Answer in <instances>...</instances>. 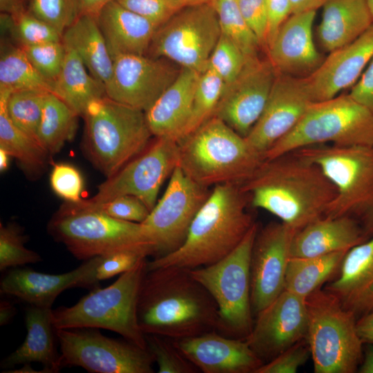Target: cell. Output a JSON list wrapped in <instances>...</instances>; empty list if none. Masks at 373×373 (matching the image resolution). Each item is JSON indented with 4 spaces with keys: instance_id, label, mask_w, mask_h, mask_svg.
Here are the masks:
<instances>
[{
    "instance_id": "2",
    "label": "cell",
    "mask_w": 373,
    "mask_h": 373,
    "mask_svg": "<svg viewBox=\"0 0 373 373\" xmlns=\"http://www.w3.org/2000/svg\"><path fill=\"white\" fill-rule=\"evenodd\" d=\"M137 319L144 334L182 339L216 330L218 307L189 269L146 268L139 292Z\"/></svg>"
},
{
    "instance_id": "57",
    "label": "cell",
    "mask_w": 373,
    "mask_h": 373,
    "mask_svg": "<svg viewBox=\"0 0 373 373\" xmlns=\"http://www.w3.org/2000/svg\"><path fill=\"white\" fill-rule=\"evenodd\" d=\"M28 0H0L1 13L15 15L26 10Z\"/></svg>"
},
{
    "instance_id": "1",
    "label": "cell",
    "mask_w": 373,
    "mask_h": 373,
    "mask_svg": "<svg viewBox=\"0 0 373 373\" xmlns=\"http://www.w3.org/2000/svg\"><path fill=\"white\" fill-rule=\"evenodd\" d=\"M240 186L254 207L296 231L325 216L336 195L319 166L296 152L263 160Z\"/></svg>"
},
{
    "instance_id": "23",
    "label": "cell",
    "mask_w": 373,
    "mask_h": 373,
    "mask_svg": "<svg viewBox=\"0 0 373 373\" xmlns=\"http://www.w3.org/2000/svg\"><path fill=\"white\" fill-rule=\"evenodd\" d=\"M373 58V24L353 41L330 52L319 67L305 77L312 101L333 98L355 84Z\"/></svg>"
},
{
    "instance_id": "62",
    "label": "cell",
    "mask_w": 373,
    "mask_h": 373,
    "mask_svg": "<svg viewBox=\"0 0 373 373\" xmlns=\"http://www.w3.org/2000/svg\"><path fill=\"white\" fill-rule=\"evenodd\" d=\"M367 5L373 20V0H366Z\"/></svg>"
},
{
    "instance_id": "33",
    "label": "cell",
    "mask_w": 373,
    "mask_h": 373,
    "mask_svg": "<svg viewBox=\"0 0 373 373\" xmlns=\"http://www.w3.org/2000/svg\"><path fill=\"white\" fill-rule=\"evenodd\" d=\"M347 251L309 258L290 257L286 269L285 289L306 298L331 277L341 265Z\"/></svg>"
},
{
    "instance_id": "30",
    "label": "cell",
    "mask_w": 373,
    "mask_h": 373,
    "mask_svg": "<svg viewBox=\"0 0 373 373\" xmlns=\"http://www.w3.org/2000/svg\"><path fill=\"white\" fill-rule=\"evenodd\" d=\"M317 32L331 52L358 38L372 24L366 0H327Z\"/></svg>"
},
{
    "instance_id": "15",
    "label": "cell",
    "mask_w": 373,
    "mask_h": 373,
    "mask_svg": "<svg viewBox=\"0 0 373 373\" xmlns=\"http://www.w3.org/2000/svg\"><path fill=\"white\" fill-rule=\"evenodd\" d=\"M210 192L176 166L163 195L141 223L144 235L154 246V258L169 254L182 246Z\"/></svg>"
},
{
    "instance_id": "29",
    "label": "cell",
    "mask_w": 373,
    "mask_h": 373,
    "mask_svg": "<svg viewBox=\"0 0 373 373\" xmlns=\"http://www.w3.org/2000/svg\"><path fill=\"white\" fill-rule=\"evenodd\" d=\"M27 335L24 342L2 361L1 366L8 368L16 365L38 362L44 373L58 372L61 367L54 338L52 308L30 305L26 311Z\"/></svg>"
},
{
    "instance_id": "41",
    "label": "cell",
    "mask_w": 373,
    "mask_h": 373,
    "mask_svg": "<svg viewBox=\"0 0 373 373\" xmlns=\"http://www.w3.org/2000/svg\"><path fill=\"white\" fill-rule=\"evenodd\" d=\"M27 237L19 226L12 223L0 224V271L42 260L35 251L25 247Z\"/></svg>"
},
{
    "instance_id": "54",
    "label": "cell",
    "mask_w": 373,
    "mask_h": 373,
    "mask_svg": "<svg viewBox=\"0 0 373 373\" xmlns=\"http://www.w3.org/2000/svg\"><path fill=\"white\" fill-rule=\"evenodd\" d=\"M356 327L362 343L373 345V309L358 318Z\"/></svg>"
},
{
    "instance_id": "9",
    "label": "cell",
    "mask_w": 373,
    "mask_h": 373,
    "mask_svg": "<svg viewBox=\"0 0 373 373\" xmlns=\"http://www.w3.org/2000/svg\"><path fill=\"white\" fill-rule=\"evenodd\" d=\"M258 231L255 223L240 243L220 260L189 269L218 307L216 331L227 337L245 339L254 326L251 305V256Z\"/></svg>"
},
{
    "instance_id": "52",
    "label": "cell",
    "mask_w": 373,
    "mask_h": 373,
    "mask_svg": "<svg viewBox=\"0 0 373 373\" xmlns=\"http://www.w3.org/2000/svg\"><path fill=\"white\" fill-rule=\"evenodd\" d=\"M291 14L289 0H267V49L273 42L283 24Z\"/></svg>"
},
{
    "instance_id": "18",
    "label": "cell",
    "mask_w": 373,
    "mask_h": 373,
    "mask_svg": "<svg viewBox=\"0 0 373 373\" xmlns=\"http://www.w3.org/2000/svg\"><path fill=\"white\" fill-rule=\"evenodd\" d=\"M312 102L305 77L277 72L263 111L245 137L249 146L263 160L265 153L296 126Z\"/></svg>"
},
{
    "instance_id": "35",
    "label": "cell",
    "mask_w": 373,
    "mask_h": 373,
    "mask_svg": "<svg viewBox=\"0 0 373 373\" xmlns=\"http://www.w3.org/2000/svg\"><path fill=\"white\" fill-rule=\"evenodd\" d=\"M0 88L10 91L54 90V84L43 77L31 64L20 46L1 43Z\"/></svg>"
},
{
    "instance_id": "61",
    "label": "cell",
    "mask_w": 373,
    "mask_h": 373,
    "mask_svg": "<svg viewBox=\"0 0 373 373\" xmlns=\"http://www.w3.org/2000/svg\"><path fill=\"white\" fill-rule=\"evenodd\" d=\"M183 7L210 3L212 0H177Z\"/></svg>"
},
{
    "instance_id": "51",
    "label": "cell",
    "mask_w": 373,
    "mask_h": 373,
    "mask_svg": "<svg viewBox=\"0 0 373 373\" xmlns=\"http://www.w3.org/2000/svg\"><path fill=\"white\" fill-rule=\"evenodd\" d=\"M237 2L260 46L266 48L267 0H237Z\"/></svg>"
},
{
    "instance_id": "56",
    "label": "cell",
    "mask_w": 373,
    "mask_h": 373,
    "mask_svg": "<svg viewBox=\"0 0 373 373\" xmlns=\"http://www.w3.org/2000/svg\"><path fill=\"white\" fill-rule=\"evenodd\" d=\"M327 0H289L292 14L316 10Z\"/></svg>"
},
{
    "instance_id": "7",
    "label": "cell",
    "mask_w": 373,
    "mask_h": 373,
    "mask_svg": "<svg viewBox=\"0 0 373 373\" xmlns=\"http://www.w3.org/2000/svg\"><path fill=\"white\" fill-rule=\"evenodd\" d=\"M82 117L88 155L108 178L144 151L153 135L144 111L107 96L91 102Z\"/></svg>"
},
{
    "instance_id": "58",
    "label": "cell",
    "mask_w": 373,
    "mask_h": 373,
    "mask_svg": "<svg viewBox=\"0 0 373 373\" xmlns=\"http://www.w3.org/2000/svg\"><path fill=\"white\" fill-rule=\"evenodd\" d=\"M16 314V308L8 300H1L0 302V325L8 324Z\"/></svg>"
},
{
    "instance_id": "50",
    "label": "cell",
    "mask_w": 373,
    "mask_h": 373,
    "mask_svg": "<svg viewBox=\"0 0 373 373\" xmlns=\"http://www.w3.org/2000/svg\"><path fill=\"white\" fill-rule=\"evenodd\" d=\"M309 354V348L300 341L262 364L255 373H295L305 363Z\"/></svg>"
},
{
    "instance_id": "11",
    "label": "cell",
    "mask_w": 373,
    "mask_h": 373,
    "mask_svg": "<svg viewBox=\"0 0 373 373\" xmlns=\"http://www.w3.org/2000/svg\"><path fill=\"white\" fill-rule=\"evenodd\" d=\"M48 231L78 260H87L145 245L154 248L144 235L141 223L118 220L68 202L53 216Z\"/></svg>"
},
{
    "instance_id": "34",
    "label": "cell",
    "mask_w": 373,
    "mask_h": 373,
    "mask_svg": "<svg viewBox=\"0 0 373 373\" xmlns=\"http://www.w3.org/2000/svg\"><path fill=\"white\" fill-rule=\"evenodd\" d=\"M78 116L58 96L46 94L37 140L48 154L57 153L65 142L73 138Z\"/></svg>"
},
{
    "instance_id": "24",
    "label": "cell",
    "mask_w": 373,
    "mask_h": 373,
    "mask_svg": "<svg viewBox=\"0 0 373 373\" xmlns=\"http://www.w3.org/2000/svg\"><path fill=\"white\" fill-rule=\"evenodd\" d=\"M315 16L316 10L291 14L280 28L267 49L268 59L278 73L309 75L324 60L313 40Z\"/></svg>"
},
{
    "instance_id": "27",
    "label": "cell",
    "mask_w": 373,
    "mask_h": 373,
    "mask_svg": "<svg viewBox=\"0 0 373 373\" xmlns=\"http://www.w3.org/2000/svg\"><path fill=\"white\" fill-rule=\"evenodd\" d=\"M95 19L113 59L122 55H146L158 28L115 0L106 4Z\"/></svg>"
},
{
    "instance_id": "53",
    "label": "cell",
    "mask_w": 373,
    "mask_h": 373,
    "mask_svg": "<svg viewBox=\"0 0 373 373\" xmlns=\"http://www.w3.org/2000/svg\"><path fill=\"white\" fill-rule=\"evenodd\" d=\"M348 94L373 113V58Z\"/></svg>"
},
{
    "instance_id": "38",
    "label": "cell",
    "mask_w": 373,
    "mask_h": 373,
    "mask_svg": "<svg viewBox=\"0 0 373 373\" xmlns=\"http://www.w3.org/2000/svg\"><path fill=\"white\" fill-rule=\"evenodd\" d=\"M6 109L12 122L37 141L44 99L48 93L41 90L10 91L6 88ZM38 142V141H37Z\"/></svg>"
},
{
    "instance_id": "17",
    "label": "cell",
    "mask_w": 373,
    "mask_h": 373,
    "mask_svg": "<svg viewBox=\"0 0 373 373\" xmlns=\"http://www.w3.org/2000/svg\"><path fill=\"white\" fill-rule=\"evenodd\" d=\"M296 231L282 222H271L258 231L250 262L253 315L256 316L285 289L291 244Z\"/></svg>"
},
{
    "instance_id": "48",
    "label": "cell",
    "mask_w": 373,
    "mask_h": 373,
    "mask_svg": "<svg viewBox=\"0 0 373 373\" xmlns=\"http://www.w3.org/2000/svg\"><path fill=\"white\" fill-rule=\"evenodd\" d=\"M52 191L69 203H78L84 189V179L74 166L59 163L53 166L50 175Z\"/></svg>"
},
{
    "instance_id": "36",
    "label": "cell",
    "mask_w": 373,
    "mask_h": 373,
    "mask_svg": "<svg viewBox=\"0 0 373 373\" xmlns=\"http://www.w3.org/2000/svg\"><path fill=\"white\" fill-rule=\"evenodd\" d=\"M6 90L0 88V149L30 170L41 169L48 152L34 138L17 128L9 118L6 109Z\"/></svg>"
},
{
    "instance_id": "31",
    "label": "cell",
    "mask_w": 373,
    "mask_h": 373,
    "mask_svg": "<svg viewBox=\"0 0 373 373\" xmlns=\"http://www.w3.org/2000/svg\"><path fill=\"white\" fill-rule=\"evenodd\" d=\"M62 42L73 48L88 72L105 87L113 70V59L95 17L81 15L64 31Z\"/></svg>"
},
{
    "instance_id": "39",
    "label": "cell",
    "mask_w": 373,
    "mask_h": 373,
    "mask_svg": "<svg viewBox=\"0 0 373 373\" xmlns=\"http://www.w3.org/2000/svg\"><path fill=\"white\" fill-rule=\"evenodd\" d=\"M224 88L222 79L212 69L208 68L200 74L191 116L178 140L193 132L213 116Z\"/></svg>"
},
{
    "instance_id": "40",
    "label": "cell",
    "mask_w": 373,
    "mask_h": 373,
    "mask_svg": "<svg viewBox=\"0 0 373 373\" xmlns=\"http://www.w3.org/2000/svg\"><path fill=\"white\" fill-rule=\"evenodd\" d=\"M1 23L3 28H9L19 46L62 41V36L56 29L27 10L15 15L1 13Z\"/></svg>"
},
{
    "instance_id": "42",
    "label": "cell",
    "mask_w": 373,
    "mask_h": 373,
    "mask_svg": "<svg viewBox=\"0 0 373 373\" xmlns=\"http://www.w3.org/2000/svg\"><path fill=\"white\" fill-rule=\"evenodd\" d=\"M146 347L157 363L159 373H196L198 369L177 348L172 339L145 334Z\"/></svg>"
},
{
    "instance_id": "4",
    "label": "cell",
    "mask_w": 373,
    "mask_h": 373,
    "mask_svg": "<svg viewBox=\"0 0 373 373\" xmlns=\"http://www.w3.org/2000/svg\"><path fill=\"white\" fill-rule=\"evenodd\" d=\"M178 166L205 188L224 183L241 184L263 160L244 137L216 116L178 140Z\"/></svg>"
},
{
    "instance_id": "60",
    "label": "cell",
    "mask_w": 373,
    "mask_h": 373,
    "mask_svg": "<svg viewBox=\"0 0 373 373\" xmlns=\"http://www.w3.org/2000/svg\"><path fill=\"white\" fill-rule=\"evenodd\" d=\"M11 157L3 149H0V170L4 171L7 169L9 164V157Z\"/></svg>"
},
{
    "instance_id": "43",
    "label": "cell",
    "mask_w": 373,
    "mask_h": 373,
    "mask_svg": "<svg viewBox=\"0 0 373 373\" xmlns=\"http://www.w3.org/2000/svg\"><path fill=\"white\" fill-rule=\"evenodd\" d=\"M247 60L241 50L221 33L210 56L208 68L220 76L226 86L238 77Z\"/></svg>"
},
{
    "instance_id": "19",
    "label": "cell",
    "mask_w": 373,
    "mask_h": 373,
    "mask_svg": "<svg viewBox=\"0 0 373 373\" xmlns=\"http://www.w3.org/2000/svg\"><path fill=\"white\" fill-rule=\"evenodd\" d=\"M276 75L269 59H248L238 77L224 86L213 116L245 137L260 118Z\"/></svg>"
},
{
    "instance_id": "55",
    "label": "cell",
    "mask_w": 373,
    "mask_h": 373,
    "mask_svg": "<svg viewBox=\"0 0 373 373\" xmlns=\"http://www.w3.org/2000/svg\"><path fill=\"white\" fill-rule=\"evenodd\" d=\"M112 0H76L79 15L96 17L100 10Z\"/></svg>"
},
{
    "instance_id": "13",
    "label": "cell",
    "mask_w": 373,
    "mask_h": 373,
    "mask_svg": "<svg viewBox=\"0 0 373 373\" xmlns=\"http://www.w3.org/2000/svg\"><path fill=\"white\" fill-rule=\"evenodd\" d=\"M55 335L61 367L79 366L92 373L154 372L155 361L148 349L107 337L98 328L57 329Z\"/></svg>"
},
{
    "instance_id": "8",
    "label": "cell",
    "mask_w": 373,
    "mask_h": 373,
    "mask_svg": "<svg viewBox=\"0 0 373 373\" xmlns=\"http://www.w3.org/2000/svg\"><path fill=\"white\" fill-rule=\"evenodd\" d=\"M318 144L373 146V113L349 94L312 102L296 126L265 153L263 160Z\"/></svg>"
},
{
    "instance_id": "44",
    "label": "cell",
    "mask_w": 373,
    "mask_h": 373,
    "mask_svg": "<svg viewBox=\"0 0 373 373\" xmlns=\"http://www.w3.org/2000/svg\"><path fill=\"white\" fill-rule=\"evenodd\" d=\"M26 10L61 36L79 16L76 0H28Z\"/></svg>"
},
{
    "instance_id": "14",
    "label": "cell",
    "mask_w": 373,
    "mask_h": 373,
    "mask_svg": "<svg viewBox=\"0 0 373 373\" xmlns=\"http://www.w3.org/2000/svg\"><path fill=\"white\" fill-rule=\"evenodd\" d=\"M155 140L140 155L101 184L90 199L79 205L100 204L122 195L141 200L151 211L164 181L178 165V140L170 137H155Z\"/></svg>"
},
{
    "instance_id": "25",
    "label": "cell",
    "mask_w": 373,
    "mask_h": 373,
    "mask_svg": "<svg viewBox=\"0 0 373 373\" xmlns=\"http://www.w3.org/2000/svg\"><path fill=\"white\" fill-rule=\"evenodd\" d=\"M341 266L340 276L325 290L358 319L373 309V236L350 249Z\"/></svg>"
},
{
    "instance_id": "28",
    "label": "cell",
    "mask_w": 373,
    "mask_h": 373,
    "mask_svg": "<svg viewBox=\"0 0 373 373\" xmlns=\"http://www.w3.org/2000/svg\"><path fill=\"white\" fill-rule=\"evenodd\" d=\"M200 75L195 70L182 68L176 79L145 112L153 136L178 140L191 116Z\"/></svg>"
},
{
    "instance_id": "46",
    "label": "cell",
    "mask_w": 373,
    "mask_h": 373,
    "mask_svg": "<svg viewBox=\"0 0 373 373\" xmlns=\"http://www.w3.org/2000/svg\"><path fill=\"white\" fill-rule=\"evenodd\" d=\"M152 245H145L119 250L100 256L101 260L96 267V281L111 278L132 269L140 260L154 256Z\"/></svg>"
},
{
    "instance_id": "59",
    "label": "cell",
    "mask_w": 373,
    "mask_h": 373,
    "mask_svg": "<svg viewBox=\"0 0 373 373\" xmlns=\"http://www.w3.org/2000/svg\"><path fill=\"white\" fill-rule=\"evenodd\" d=\"M361 373H373V347H369L359 369Z\"/></svg>"
},
{
    "instance_id": "3",
    "label": "cell",
    "mask_w": 373,
    "mask_h": 373,
    "mask_svg": "<svg viewBox=\"0 0 373 373\" xmlns=\"http://www.w3.org/2000/svg\"><path fill=\"white\" fill-rule=\"evenodd\" d=\"M245 195L238 184L214 186L182 246L147 261L146 269L169 266L191 269L213 264L229 254L255 224L247 212Z\"/></svg>"
},
{
    "instance_id": "12",
    "label": "cell",
    "mask_w": 373,
    "mask_h": 373,
    "mask_svg": "<svg viewBox=\"0 0 373 373\" xmlns=\"http://www.w3.org/2000/svg\"><path fill=\"white\" fill-rule=\"evenodd\" d=\"M220 36L211 3L183 7L157 28L146 55L167 59L201 74L208 68Z\"/></svg>"
},
{
    "instance_id": "26",
    "label": "cell",
    "mask_w": 373,
    "mask_h": 373,
    "mask_svg": "<svg viewBox=\"0 0 373 373\" xmlns=\"http://www.w3.org/2000/svg\"><path fill=\"white\" fill-rule=\"evenodd\" d=\"M369 238L353 218L323 216L296 231L291 244L290 257L309 258L347 251Z\"/></svg>"
},
{
    "instance_id": "16",
    "label": "cell",
    "mask_w": 373,
    "mask_h": 373,
    "mask_svg": "<svg viewBox=\"0 0 373 373\" xmlns=\"http://www.w3.org/2000/svg\"><path fill=\"white\" fill-rule=\"evenodd\" d=\"M182 68L163 57L122 55L113 59L106 86L109 98L146 112L176 79Z\"/></svg>"
},
{
    "instance_id": "45",
    "label": "cell",
    "mask_w": 373,
    "mask_h": 373,
    "mask_svg": "<svg viewBox=\"0 0 373 373\" xmlns=\"http://www.w3.org/2000/svg\"><path fill=\"white\" fill-rule=\"evenodd\" d=\"M20 46L34 68L54 84L61 73L66 56L62 41Z\"/></svg>"
},
{
    "instance_id": "21",
    "label": "cell",
    "mask_w": 373,
    "mask_h": 373,
    "mask_svg": "<svg viewBox=\"0 0 373 373\" xmlns=\"http://www.w3.org/2000/svg\"><path fill=\"white\" fill-rule=\"evenodd\" d=\"M100 260V256L93 257L75 269L61 274L40 273L30 268L12 269L1 279L0 291L30 305L51 308L58 295L67 289L97 287L99 283L95 274Z\"/></svg>"
},
{
    "instance_id": "22",
    "label": "cell",
    "mask_w": 373,
    "mask_h": 373,
    "mask_svg": "<svg viewBox=\"0 0 373 373\" xmlns=\"http://www.w3.org/2000/svg\"><path fill=\"white\" fill-rule=\"evenodd\" d=\"M180 352L204 373H255L264 363L245 339L216 330L173 340Z\"/></svg>"
},
{
    "instance_id": "37",
    "label": "cell",
    "mask_w": 373,
    "mask_h": 373,
    "mask_svg": "<svg viewBox=\"0 0 373 373\" xmlns=\"http://www.w3.org/2000/svg\"><path fill=\"white\" fill-rule=\"evenodd\" d=\"M221 33L230 39L247 59L258 58L261 47L239 8L237 0H212Z\"/></svg>"
},
{
    "instance_id": "20",
    "label": "cell",
    "mask_w": 373,
    "mask_h": 373,
    "mask_svg": "<svg viewBox=\"0 0 373 373\" xmlns=\"http://www.w3.org/2000/svg\"><path fill=\"white\" fill-rule=\"evenodd\" d=\"M256 316L245 340L263 363L306 338L308 318L305 298L284 289Z\"/></svg>"
},
{
    "instance_id": "10",
    "label": "cell",
    "mask_w": 373,
    "mask_h": 373,
    "mask_svg": "<svg viewBox=\"0 0 373 373\" xmlns=\"http://www.w3.org/2000/svg\"><path fill=\"white\" fill-rule=\"evenodd\" d=\"M307 339L315 373H353L362 358L357 318L326 290L305 298Z\"/></svg>"
},
{
    "instance_id": "49",
    "label": "cell",
    "mask_w": 373,
    "mask_h": 373,
    "mask_svg": "<svg viewBox=\"0 0 373 373\" xmlns=\"http://www.w3.org/2000/svg\"><path fill=\"white\" fill-rule=\"evenodd\" d=\"M157 27L183 8L177 0H115Z\"/></svg>"
},
{
    "instance_id": "47",
    "label": "cell",
    "mask_w": 373,
    "mask_h": 373,
    "mask_svg": "<svg viewBox=\"0 0 373 373\" xmlns=\"http://www.w3.org/2000/svg\"><path fill=\"white\" fill-rule=\"evenodd\" d=\"M70 204L78 208L96 210L118 220L137 223L144 222L150 213L141 200L132 195L117 197L95 205Z\"/></svg>"
},
{
    "instance_id": "6",
    "label": "cell",
    "mask_w": 373,
    "mask_h": 373,
    "mask_svg": "<svg viewBox=\"0 0 373 373\" xmlns=\"http://www.w3.org/2000/svg\"><path fill=\"white\" fill-rule=\"evenodd\" d=\"M316 164L336 195L325 216H350L373 236V146L318 144L294 151Z\"/></svg>"
},
{
    "instance_id": "32",
    "label": "cell",
    "mask_w": 373,
    "mask_h": 373,
    "mask_svg": "<svg viewBox=\"0 0 373 373\" xmlns=\"http://www.w3.org/2000/svg\"><path fill=\"white\" fill-rule=\"evenodd\" d=\"M66 56L61 73L54 83L53 93L79 116H83L93 101L107 96L106 87L87 70L77 52L65 46Z\"/></svg>"
},
{
    "instance_id": "5",
    "label": "cell",
    "mask_w": 373,
    "mask_h": 373,
    "mask_svg": "<svg viewBox=\"0 0 373 373\" xmlns=\"http://www.w3.org/2000/svg\"><path fill=\"white\" fill-rule=\"evenodd\" d=\"M146 263V258L140 260L113 284L93 289L73 306L52 309L55 329H106L147 349L137 319L139 292Z\"/></svg>"
}]
</instances>
